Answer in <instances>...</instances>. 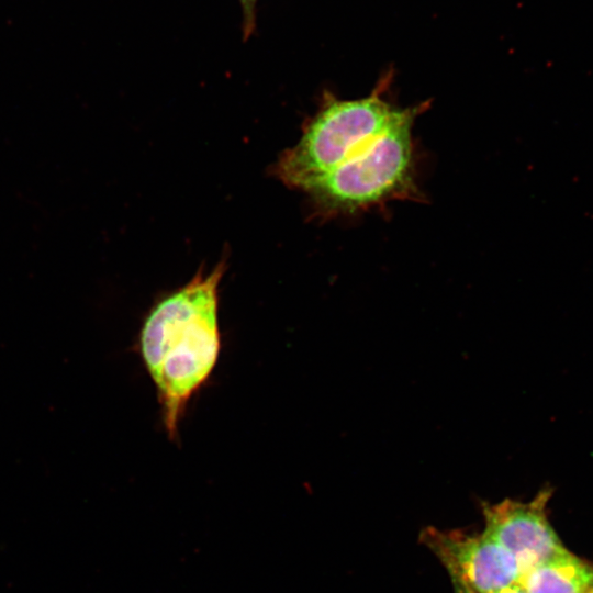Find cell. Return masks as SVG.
Wrapping results in <instances>:
<instances>
[{
	"mask_svg": "<svg viewBox=\"0 0 593 593\" xmlns=\"http://www.w3.org/2000/svg\"><path fill=\"white\" fill-rule=\"evenodd\" d=\"M243 12L242 32L247 40L256 30V14L258 0H238Z\"/></svg>",
	"mask_w": 593,
	"mask_h": 593,
	"instance_id": "obj_7",
	"label": "cell"
},
{
	"mask_svg": "<svg viewBox=\"0 0 593 593\" xmlns=\"http://www.w3.org/2000/svg\"><path fill=\"white\" fill-rule=\"evenodd\" d=\"M392 77L391 71L384 74L371 93L360 99L342 100L324 92L301 138L280 155L272 175L287 187L306 192L396 123L407 108L400 109L388 100Z\"/></svg>",
	"mask_w": 593,
	"mask_h": 593,
	"instance_id": "obj_2",
	"label": "cell"
},
{
	"mask_svg": "<svg viewBox=\"0 0 593 593\" xmlns=\"http://www.w3.org/2000/svg\"><path fill=\"white\" fill-rule=\"evenodd\" d=\"M586 593H593V589H592V590H590V591H588Z\"/></svg>",
	"mask_w": 593,
	"mask_h": 593,
	"instance_id": "obj_10",
	"label": "cell"
},
{
	"mask_svg": "<svg viewBox=\"0 0 593 593\" xmlns=\"http://www.w3.org/2000/svg\"><path fill=\"white\" fill-rule=\"evenodd\" d=\"M552 492L546 486L529 502L505 499L482 505L483 532L515 558L519 574L567 549L547 517Z\"/></svg>",
	"mask_w": 593,
	"mask_h": 593,
	"instance_id": "obj_5",
	"label": "cell"
},
{
	"mask_svg": "<svg viewBox=\"0 0 593 593\" xmlns=\"http://www.w3.org/2000/svg\"><path fill=\"white\" fill-rule=\"evenodd\" d=\"M427 107H409L396 123L312 186L305 193L313 213L327 219L395 200L421 201L412 131Z\"/></svg>",
	"mask_w": 593,
	"mask_h": 593,
	"instance_id": "obj_3",
	"label": "cell"
},
{
	"mask_svg": "<svg viewBox=\"0 0 593 593\" xmlns=\"http://www.w3.org/2000/svg\"><path fill=\"white\" fill-rule=\"evenodd\" d=\"M452 584L455 588V593H473L471 590H469L468 588H466L465 585L460 583L452 582Z\"/></svg>",
	"mask_w": 593,
	"mask_h": 593,
	"instance_id": "obj_9",
	"label": "cell"
},
{
	"mask_svg": "<svg viewBox=\"0 0 593 593\" xmlns=\"http://www.w3.org/2000/svg\"><path fill=\"white\" fill-rule=\"evenodd\" d=\"M225 270V260L208 273L200 268L188 283L152 307L141 329L144 366L156 387L167 435L174 440L188 402L219 358V287Z\"/></svg>",
	"mask_w": 593,
	"mask_h": 593,
	"instance_id": "obj_1",
	"label": "cell"
},
{
	"mask_svg": "<svg viewBox=\"0 0 593 593\" xmlns=\"http://www.w3.org/2000/svg\"><path fill=\"white\" fill-rule=\"evenodd\" d=\"M421 541L447 569L452 582L473 593H488L518 580L515 558L484 532L467 534L428 526L422 530Z\"/></svg>",
	"mask_w": 593,
	"mask_h": 593,
	"instance_id": "obj_4",
	"label": "cell"
},
{
	"mask_svg": "<svg viewBox=\"0 0 593 593\" xmlns=\"http://www.w3.org/2000/svg\"><path fill=\"white\" fill-rule=\"evenodd\" d=\"M488 593H527V592L521 584L515 582V583H512L510 585L500 588L497 590H494Z\"/></svg>",
	"mask_w": 593,
	"mask_h": 593,
	"instance_id": "obj_8",
	"label": "cell"
},
{
	"mask_svg": "<svg viewBox=\"0 0 593 593\" xmlns=\"http://www.w3.org/2000/svg\"><path fill=\"white\" fill-rule=\"evenodd\" d=\"M517 583L527 593H586L593 589V563L564 549L522 572Z\"/></svg>",
	"mask_w": 593,
	"mask_h": 593,
	"instance_id": "obj_6",
	"label": "cell"
}]
</instances>
